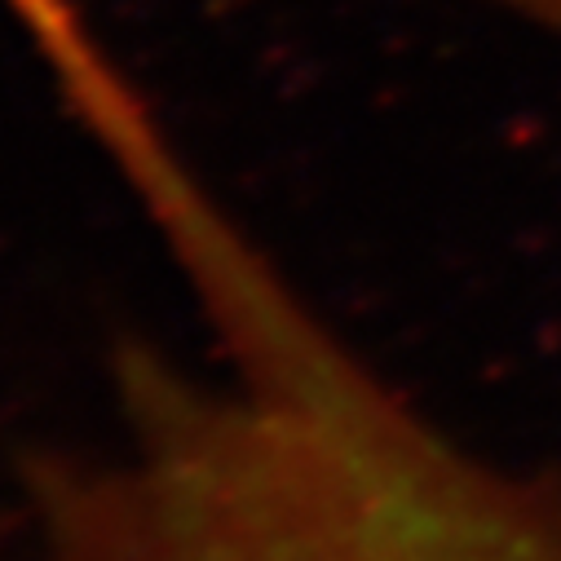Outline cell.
<instances>
[{"label": "cell", "mask_w": 561, "mask_h": 561, "mask_svg": "<svg viewBox=\"0 0 561 561\" xmlns=\"http://www.w3.org/2000/svg\"><path fill=\"white\" fill-rule=\"evenodd\" d=\"M221 345L142 358L36 486L54 561H561L539 495L438 443L221 261Z\"/></svg>", "instance_id": "cell-1"}]
</instances>
